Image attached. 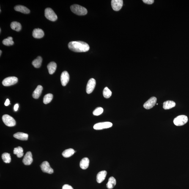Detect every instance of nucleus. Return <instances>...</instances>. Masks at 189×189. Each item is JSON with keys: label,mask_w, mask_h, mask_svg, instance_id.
I'll list each match as a JSON object with an SVG mask.
<instances>
[{"label": "nucleus", "mask_w": 189, "mask_h": 189, "mask_svg": "<svg viewBox=\"0 0 189 189\" xmlns=\"http://www.w3.org/2000/svg\"><path fill=\"white\" fill-rule=\"evenodd\" d=\"M47 67L48 69L49 73L50 74H53L56 70V64L54 62H50L47 65Z\"/></svg>", "instance_id": "412c9836"}, {"label": "nucleus", "mask_w": 189, "mask_h": 189, "mask_svg": "<svg viewBox=\"0 0 189 189\" xmlns=\"http://www.w3.org/2000/svg\"><path fill=\"white\" fill-rule=\"evenodd\" d=\"M103 95L104 97L105 98H109L111 97L112 92L108 87H106L104 89Z\"/></svg>", "instance_id": "c756f323"}, {"label": "nucleus", "mask_w": 189, "mask_h": 189, "mask_svg": "<svg viewBox=\"0 0 189 189\" xmlns=\"http://www.w3.org/2000/svg\"><path fill=\"white\" fill-rule=\"evenodd\" d=\"M1 29H0V32L1 33Z\"/></svg>", "instance_id": "e433bc0d"}, {"label": "nucleus", "mask_w": 189, "mask_h": 189, "mask_svg": "<svg viewBox=\"0 0 189 189\" xmlns=\"http://www.w3.org/2000/svg\"><path fill=\"white\" fill-rule=\"evenodd\" d=\"M69 80V75L68 72L66 71L63 72L61 76V81L63 86H65L68 83Z\"/></svg>", "instance_id": "ddd939ff"}, {"label": "nucleus", "mask_w": 189, "mask_h": 189, "mask_svg": "<svg viewBox=\"0 0 189 189\" xmlns=\"http://www.w3.org/2000/svg\"><path fill=\"white\" fill-rule=\"evenodd\" d=\"M62 189H74L71 186L68 185V184H65V185L63 186Z\"/></svg>", "instance_id": "473e14b6"}, {"label": "nucleus", "mask_w": 189, "mask_h": 189, "mask_svg": "<svg viewBox=\"0 0 189 189\" xmlns=\"http://www.w3.org/2000/svg\"><path fill=\"white\" fill-rule=\"evenodd\" d=\"M18 81V79L17 77H9L3 80L2 84L5 86H9L15 84Z\"/></svg>", "instance_id": "423d86ee"}, {"label": "nucleus", "mask_w": 189, "mask_h": 189, "mask_svg": "<svg viewBox=\"0 0 189 189\" xmlns=\"http://www.w3.org/2000/svg\"><path fill=\"white\" fill-rule=\"evenodd\" d=\"M175 102L172 101H168L164 102L163 108L165 110H168L175 107Z\"/></svg>", "instance_id": "6ab92c4d"}, {"label": "nucleus", "mask_w": 189, "mask_h": 189, "mask_svg": "<svg viewBox=\"0 0 189 189\" xmlns=\"http://www.w3.org/2000/svg\"><path fill=\"white\" fill-rule=\"evenodd\" d=\"M43 90V87L41 85H39L34 91L32 94V97L34 99H37L40 97Z\"/></svg>", "instance_id": "f3484780"}, {"label": "nucleus", "mask_w": 189, "mask_h": 189, "mask_svg": "<svg viewBox=\"0 0 189 189\" xmlns=\"http://www.w3.org/2000/svg\"><path fill=\"white\" fill-rule=\"evenodd\" d=\"M75 153V151L72 149H66L62 152L63 156L65 158H69L72 156Z\"/></svg>", "instance_id": "393cba45"}, {"label": "nucleus", "mask_w": 189, "mask_h": 189, "mask_svg": "<svg viewBox=\"0 0 189 189\" xmlns=\"http://www.w3.org/2000/svg\"><path fill=\"white\" fill-rule=\"evenodd\" d=\"M15 10L17 11L20 12L24 14H28L30 13V10L27 7L25 6L18 5L14 7Z\"/></svg>", "instance_id": "a211bd4d"}, {"label": "nucleus", "mask_w": 189, "mask_h": 189, "mask_svg": "<svg viewBox=\"0 0 189 189\" xmlns=\"http://www.w3.org/2000/svg\"><path fill=\"white\" fill-rule=\"evenodd\" d=\"M1 53H2V51H1V50H0V56H1Z\"/></svg>", "instance_id": "c9c22d12"}, {"label": "nucleus", "mask_w": 189, "mask_h": 189, "mask_svg": "<svg viewBox=\"0 0 189 189\" xmlns=\"http://www.w3.org/2000/svg\"><path fill=\"white\" fill-rule=\"evenodd\" d=\"M33 37L35 38L40 39L44 36V32L40 28H36L34 30L32 33Z\"/></svg>", "instance_id": "4468645a"}, {"label": "nucleus", "mask_w": 189, "mask_h": 189, "mask_svg": "<svg viewBox=\"0 0 189 189\" xmlns=\"http://www.w3.org/2000/svg\"><path fill=\"white\" fill-rule=\"evenodd\" d=\"M89 160L88 158H84L80 162V167L82 169H87L89 166Z\"/></svg>", "instance_id": "aec40b11"}, {"label": "nucleus", "mask_w": 189, "mask_h": 189, "mask_svg": "<svg viewBox=\"0 0 189 189\" xmlns=\"http://www.w3.org/2000/svg\"><path fill=\"white\" fill-rule=\"evenodd\" d=\"M157 99L155 97H151L144 104L143 107L146 109H151L155 106L157 103Z\"/></svg>", "instance_id": "6e6552de"}, {"label": "nucleus", "mask_w": 189, "mask_h": 189, "mask_svg": "<svg viewBox=\"0 0 189 189\" xmlns=\"http://www.w3.org/2000/svg\"><path fill=\"white\" fill-rule=\"evenodd\" d=\"M69 49L75 52H85L89 50L90 47L87 43L82 41H73L69 42Z\"/></svg>", "instance_id": "f257e3e1"}, {"label": "nucleus", "mask_w": 189, "mask_h": 189, "mask_svg": "<svg viewBox=\"0 0 189 189\" xmlns=\"http://www.w3.org/2000/svg\"><path fill=\"white\" fill-rule=\"evenodd\" d=\"M143 2L147 4H152L154 2L153 0H143Z\"/></svg>", "instance_id": "2f4dec72"}, {"label": "nucleus", "mask_w": 189, "mask_h": 189, "mask_svg": "<svg viewBox=\"0 0 189 189\" xmlns=\"http://www.w3.org/2000/svg\"><path fill=\"white\" fill-rule=\"evenodd\" d=\"M113 126V124L110 122H104L98 123L94 126V129L96 130H101L102 129L110 128Z\"/></svg>", "instance_id": "0eeeda50"}, {"label": "nucleus", "mask_w": 189, "mask_h": 189, "mask_svg": "<svg viewBox=\"0 0 189 189\" xmlns=\"http://www.w3.org/2000/svg\"><path fill=\"white\" fill-rule=\"evenodd\" d=\"M42 58L40 56H38L37 59L33 61L32 64L36 68H39L42 65Z\"/></svg>", "instance_id": "b1692460"}, {"label": "nucleus", "mask_w": 189, "mask_h": 189, "mask_svg": "<svg viewBox=\"0 0 189 189\" xmlns=\"http://www.w3.org/2000/svg\"><path fill=\"white\" fill-rule=\"evenodd\" d=\"M96 84L95 79L93 78L90 79L88 81L86 87V92L88 94L91 93L94 90Z\"/></svg>", "instance_id": "9d476101"}, {"label": "nucleus", "mask_w": 189, "mask_h": 189, "mask_svg": "<svg viewBox=\"0 0 189 189\" xmlns=\"http://www.w3.org/2000/svg\"><path fill=\"white\" fill-rule=\"evenodd\" d=\"M41 169L44 172L51 174L54 172L53 170L50 166L48 162L45 161L43 162L40 165Z\"/></svg>", "instance_id": "1a4fd4ad"}, {"label": "nucleus", "mask_w": 189, "mask_h": 189, "mask_svg": "<svg viewBox=\"0 0 189 189\" xmlns=\"http://www.w3.org/2000/svg\"><path fill=\"white\" fill-rule=\"evenodd\" d=\"M2 160L6 163H9L11 161V157L10 154L7 153H4L2 154Z\"/></svg>", "instance_id": "bb28decb"}, {"label": "nucleus", "mask_w": 189, "mask_h": 189, "mask_svg": "<svg viewBox=\"0 0 189 189\" xmlns=\"http://www.w3.org/2000/svg\"><path fill=\"white\" fill-rule=\"evenodd\" d=\"M9 104H10V102H9V99H7V100H6L4 105L6 106H7L9 105Z\"/></svg>", "instance_id": "72a5a7b5"}, {"label": "nucleus", "mask_w": 189, "mask_h": 189, "mask_svg": "<svg viewBox=\"0 0 189 189\" xmlns=\"http://www.w3.org/2000/svg\"><path fill=\"white\" fill-rule=\"evenodd\" d=\"M45 16L50 21H54L57 19L58 17L52 9L50 8H47L45 11Z\"/></svg>", "instance_id": "7ed1b4c3"}, {"label": "nucleus", "mask_w": 189, "mask_h": 189, "mask_svg": "<svg viewBox=\"0 0 189 189\" xmlns=\"http://www.w3.org/2000/svg\"><path fill=\"white\" fill-rule=\"evenodd\" d=\"M188 118L187 116L182 115L178 116L174 119L173 122L176 126H181L185 125L188 122Z\"/></svg>", "instance_id": "20e7f679"}, {"label": "nucleus", "mask_w": 189, "mask_h": 189, "mask_svg": "<svg viewBox=\"0 0 189 189\" xmlns=\"http://www.w3.org/2000/svg\"><path fill=\"white\" fill-rule=\"evenodd\" d=\"M103 112V109L101 107H98L93 112V114L94 116H99L102 114Z\"/></svg>", "instance_id": "7c9ffc66"}, {"label": "nucleus", "mask_w": 189, "mask_h": 189, "mask_svg": "<svg viewBox=\"0 0 189 189\" xmlns=\"http://www.w3.org/2000/svg\"><path fill=\"white\" fill-rule=\"evenodd\" d=\"M2 120L6 126L9 127L15 126L16 122L15 119L9 115H5L2 117Z\"/></svg>", "instance_id": "39448f33"}, {"label": "nucleus", "mask_w": 189, "mask_h": 189, "mask_svg": "<svg viewBox=\"0 0 189 189\" xmlns=\"http://www.w3.org/2000/svg\"><path fill=\"white\" fill-rule=\"evenodd\" d=\"M13 153L17 155L18 158H21L23 155V149L20 146L15 148L14 149Z\"/></svg>", "instance_id": "a878e982"}, {"label": "nucleus", "mask_w": 189, "mask_h": 189, "mask_svg": "<svg viewBox=\"0 0 189 189\" xmlns=\"http://www.w3.org/2000/svg\"><path fill=\"white\" fill-rule=\"evenodd\" d=\"M10 26L11 28L12 29L17 32L20 31L21 29V24L18 22H12L11 23Z\"/></svg>", "instance_id": "5701e85b"}, {"label": "nucleus", "mask_w": 189, "mask_h": 189, "mask_svg": "<svg viewBox=\"0 0 189 189\" xmlns=\"http://www.w3.org/2000/svg\"><path fill=\"white\" fill-rule=\"evenodd\" d=\"M2 43L5 45L10 46L13 45L14 42L13 41V38L12 37H8L7 38L4 39Z\"/></svg>", "instance_id": "cd10ccee"}, {"label": "nucleus", "mask_w": 189, "mask_h": 189, "mask_svg": "<svg viewBox=\"0 0 189 189\" xmlns=\"http://www.w3.org/2000/svg\"><path fill=\"white\" fill-rule=\"evenodd\" d=\"M19 108V105L18 104H16L15 105V106H14V110L15 111H16L18 110V109Z\"/></svg>", "instance_id": "f704fd0d"}, {"label": "nucleus", "mask_w": 189, "mask_h": 189, "mask_svg": "<svg viewBox=\"0 0 189 189\" xmlns=\"http://www.w3.org/2000/svg\"><path fill=\"white\" fill-rule=\"evenodd\" d=\"M27 134L23 133V132H18L15 133L13 135V137L15 138L22 141H27L28 138Z\"/></svg>", "instance_id": "2eb2a0df"}, {"label": "nucleus", "mask_w": 189, "mask_h": 189, "mask_svg": "<svg viewBox=\"0 0 189 189\" xmlns=\"http://www.w3.org/2000/svg\"><path fill=\"white\" fill-rule=\"evenodd\" d=\"M123 5L122 0H112L111 1V6L114 11H119L122 8Z\"/></svg>", "instance_id": "9b49d317"}, {"label": "nucleus", "mask_w": 189, "mask_h": 189, "mask_svg": "<svg viewBox=\"0 0 189 189\" xmlns=\"http://www.w3.org/2000/svg\"><path fill=\"white\" fill-rule=\"evenodd\" d=\"M32 155L31 152L28 151L25 154L23 160V163L26 165H30L33 162Z\"/></svg>", "instance_id": "f8f14e48"}, {"label": "nucleus", "mask_w": 189, "mask_h": 189, "mask_svg": "<svg viewBox=\"0 0 189 189\" xmlns=\"http://www.w3.org/2000/svg\"><path fill=\"white\" fill-rule=\"evenodd\" d=\"M70 9L74 13L78 15H86L88 12L86 8L78 4H74L71 6Z\"/></svg>", "instance_id": "f03ea898"}, {"label": "nucleus", "mask_w": 189, "mask_h": 189, "mask_svg": "<svg viewBox=\"0 0 189 189\" xmlns=\"http://www.w3.org/2000/svg\"><path fill=\"white\" fill-rule=\"evenodd\" d=\"M53 98V94H48L44 96L43 99V102L44 104H47L50 103Z\"/></svg>", "instance_id": "c85d7f7f"}, {"label": "nucleus", "mask_w": 189, "mask_h": 189, "mask_svg": "<svg viewBox=\"0 0 189 189\" xmlns=\"http://www.w3.org/2000/svg\"><path fill=\"white\" fill-rule=\"evenodd\" d=\"M107 175V172L105 171H102L100 172L97 175V182L98 183H101L103 182L105 180Z\"/></svg>", "instance_id": "dca6fc26"}, {"label": "nucleus", "mask_w": 189, "mask_h": 189, "mask_svg": "<svg viewBox=\"0 0 189 189\" xmlns=\"http://www.w3.org/2000/svg\"><path fill=\"white\" fill-rule=\"evenodd\" d=\"M116 184L115 179L113 176L109 179L108 182L107 184V188L108 189H112L114 188Z\"/></svg>", "instance_id": "4be33fe9"}]
</instances>
